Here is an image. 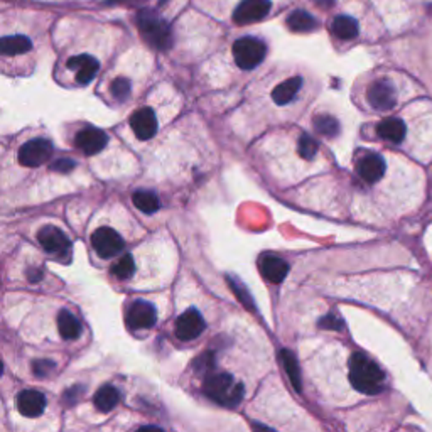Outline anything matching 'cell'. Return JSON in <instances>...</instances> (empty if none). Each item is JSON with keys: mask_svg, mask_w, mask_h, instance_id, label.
Wrapping results in <instances>:
<instances>
[{"mask_svg": "<svg viewBox=\"0 0 432 432\" xmlns=\"http://www.w3.org/2000/svg\"><path fill=\"white\" fill-rule=\"evenodd\" d=\"M350 382L362 394L377 395L385 387V373L363 353H353L350 358Z\"/></svg>", "mask_w": 432, "mask_h": 432, "instance_id": "6da1fadb", "label": "cell"}, {"mask_svg": "<svg viewBox=\"0 0 432 432\" xmlns=\"http://www.w3.org/2000/svg\"><path fill=\"white\" fill-rule=\"evenodd\" d=\"M206 397L223 407H237L243 399V385L228 373H211L203 383Z\"/></svg>", "mask_w": 432, "mask_h": 432, "instance_id": "7a4b0ae2", "label": "cell"}, {"mask_svg": "<svg viewBox=\"0 0 432 432\" xmlns=\"http://www.w3.org/2000/svg\"><path fill=\"white\" fill-rule=\"evenodd\" d=\"M137 26L144 39L159 51H167L173 46V34L169 24L159 17L154 10L142 9L137 14Z\"/></svg>", "mask_w": 432, "mask_h": 432, "instance_id": "3957f363", "label": "cell"}, {"mask_svg": "<svg viewBox=\"0 0 432 432\" xmlns=\"http://www.w3.org/2000/svg\"><path fill=\"white\" fill-rule=\"evenodd\" d=\"M267 47L260 39L242 38L233 44V58L242 70H254L263 61Z\"/></svg>", "mask_w": 432, "mask_h": 432, "instance_id": "277c9868", "label": "cell"}, {"mask_svg": "<svg viewBox=\"0 0 432 432\" xmlns=\"http://www.w3.org/2000/svg\"><path fill=\"white\" fill-rule=\"evenodd\" d=\"M53 154V144L46 139H33L19 149V162L26 167H38L49 161Z\"/></svg>", "mask_w": 432, "mask_h": 432, "instance_id": "5b68a950", "label": "cell"}, {"mask_svg": "<svg viewBox=\"0 0 432 432\" xmlns=\"http://www.w3.org/2000/svg\"><path fill=\"white\" fill-rule=\"evenodd\" d=\"M91 243H93V249L98 254V257L102 259H111L115 255H118L123 250L125 243L115 230L111 228L102 226L91 237Z\"/></svg>", "mask_w": 432, "mask_h": 432, "instance_id": "8992f818", "label": "cell"}, {"mask_svg": "<svg viewBox=\"0 0 432 432\" xmlns=\"http://www.w3.org/2000/svg\"><path fill=\"white\" fill-rule=\"evenodd\" d=\"M270 0H242L233 12V21L238 26H247L262 21L270 12Z\"/></svg>", "mask_w": 432, "mask_h": 432, "instance_id": "52a82bcc", "label": "cell"}, {"mask_svg": "<svg viewBox=\"0 0 432 432\" xmlns=\"http://www.w3.org/2000/svg\"><path fill=\"white\" fill-rule=\"evenodd\" d=\"M38 240L47 254L59 255V257H68L70 255L71 242L59 228L44 226L38 233Z\"/></svg>", "mask_w": 432, "mask_h": 432, "instance_id": "ba28073f", "label": "cell"}, {"mask_svg": "<svg viewBox=\"0 0 432 432\" xmlns=\"http://www.w3.org/2000/svg\"><path fill=\"white\" fill-rule=\"evenodd\" d=\"M203 331H205V319L198 309H187L176 321V336L181 341L196 339Z\"/></svg>", "mask_w": 432, "mask_h": 432, "instance_id": "9c48e42d", "label": "cell"}, {"mask_svg": "<svg viewBox=\"0 0 432 432\" xmlns=\"http://www.w3.org/2000/svg\"><path fill=\"white\" fill-rule=\"evenodd\" d=\"M127 324L130 330H149L157 321V313L152 304L146 301H135L127 311Z\"/></svg>", "mask_w": 432, "mask_h": 432, "instance_id": "30bf717a", "label": "cell"}, {"mask_svg": "<svg viewBox=\"0 0 432 432\" xmlns=\"http://www.w3.org/2000/svg\"><path fill=\"white\" fill-rule=\"evenodd\" d=\"M368 103L375 110H390L395 105V90L389 79H378L371 83L367 91Z\"/></svg>", "mask_w": 432, "mask_h": 432, "instance_id": "8fae6325", "label": "cell"}, {"mask_svg": "<svg viewBox=\"0 0 432 432\" xmlns=\"http://www.w3.org/2000/svg\"><path fill=\"white\" fill-rule=\"evenodd\" d=\"M75 144L83 154L95 155L105 149L108 144V135L103 130L95 129V127H86V129L78 132Z\"/></svg>", "mask_w": 432, "mask_h": 432, "instance_id": "7c38bea8", "label": "cell"}, {"mask_svg": "<svg viewBox=\"0 0 432 432\" xmlns=\"http://www.w3.org/2000/svg\"><path fill=\"white\" fill-rule=\"evenodd\" d=\"M130 127L141 141H149L157 132V118L149 107L139 108L130 117Z\"/></svg>", "mask_w": 432, "mask_h": 432, "instance_id": "4fadbf2b", "label": "cell"}, {"mask_svg": "<svg viewBox=\"0 0 432 432\" xmlns=\"http://www.w3.org/2000/svg\"><path fill=\"white\" fill-rule=\"evenodd\" d=\"M68 68L76 73V82L79 85H88L98 73V61L90 54H79L68 59Z\"/></svg>", "mask_w": 432, "mask_h": 432, "instance_id": "5bb4252c", "label": "cell"}, {"mask_svg": "<svg viewBox=\"0 0 432 432\" xmlns=\"http://www.w3.org/2000/svg\"><path fill=\"white\" fill-rule=\"evenodd\" d=\"M259 265L263 277L272 284H281L286 279L287 272H289V265H287L286 260L277 257V255H263Z\"/></svg>", "mask_w": 432, "mask_h": 432, "instance_id": "9a60e30c", "label": "cell"}, {"mask_svg": "<svg viewBox=\"0 0 432 432\" xmlns=\"http://www.w3.org/2000/svg\"><path fill=\"white\" fill-rule=\"evenodd\" d=\"M46 407V397L39 390H24L17 397V409L26 417H39Z\"/></svg>", "mask_w": 432, "mask_h": 432, "instance_id": "2e32d148", "label": "cell"}, {"mask_svg": "<svg viewBox=\"0 0 432 432\" xmlns=\"http://www.w3.org/2000/svg\"><path fill=\"white\" fill-rule=\"evenodd\" d=\"M385 161L378 154H367L362 161L358 162V174L362 176L363 181L373 184L380 181L385 174Z\"/></svg>", "mask_w": 432, "mask_h": 432, "instance_id": "e0dca14e", "label": "cell"}, {"mask_svg": "<svg viewBox=\"0 0 432 432\" xmlns=\"http://www.w3.org/2000/svg\"><path fill=\"white\" fill-rule=\"evenodd\" d=\"M406 130H407L406 123H403L400 118H395V117L382 120L377 127L380 137L385 139V141H389L392 144L402 142L403 137H406Z\"/></svg>", "mask_w": 432, "mask_h": 432, "instance_id": "ac0fdd59", "label": "cell"}, {"mask_svg": "<svg viewBox=\"0 0 432 432\" xmlns=\"http://www.w3.org/2000/svg\"><path fill=\"white\" fill-rule=\"evenodd\" d=\"M301 86L302 79L299 78V76L289 78L287 82H284L281 85L274 88V91H272V100H274L277 105H287V103H291L292 100L295 98V95H298V91L301 90Z\"/></svg>", "mask_w": 432, "mask_h": 432, "instance_id": "d6986e66", "label": "cell"}, {"mask_svg": "<svg viewBox=\"0 0 432 432\" xmlns=\"http://www.w3.org/2000/svg\"><path fill=\"white\" fill-rule=\"evenodd\" d=\"M331 31L336 38L343 39V41H350L358 36V22L353 17H348V15H338L331 24Z\"/></svg>", "mask_w": 432, "mask_h": 432, "instance_id": "ffe728a7", "label": "cell"}, {"mask_svg": "<svg viewBox=\"0 0 432 432\" xmlns=\"http://www.w3.org/2000/svg\"><path fill=\"white\" fill-rule=\"evenodd\" d=\"M58 330L65 339H78L82 334V324L76 319V316L65 309L58 314Z\"/></svg>", "mask_w": 432, "mask_h": 432, "instance_id": "44dd1931", "label": "cell"}, {"mask_svg": "<svg viewBox=\"0 0 432 432\" xmlns=\"http://www.w3.org/2000/svg\"><path fill=\"white\" fill-rule=\"evenodd\" d=\"M287 26H289L291 31L294 33H309V31H314L318 27V21L313 17L311 14L304 10H294L292 14L287 17Z\"/></svg>", "mask_w": 432, "mask_h": 432, "instance_id": "7402d4cb", "label": "cell"}, {"mask_svg": "<svg viewBox=\"0 0 432 432\" xmlns=\"http://www.w3.org/2000/svg\"><path fill=\"white\" fill-rule=\"evenodd\" d=\"M0 47H2V53L6 56H15L31 51L33 44L26 36H6V38H2Z\"/></svg>", "mask_w": 432, "mask_h": 432, "instance_id": "603a6c76", "label": "cell"}, {"mask_svg": "<svg viewBox=\"0 0 432 432\" xmlns=\"http://www.w3.org/2000/svg\"><path fill=\"white\" fill-rule=\"evenodd\" d=\"M118 400H120L118 390L111 385H105V387H102V389H100L97 394H95L93 402H95V406H97L98 410L110 412V410L115 409V406L118 403Z\"/></svg>", "mask_w": 432, "mask_h": 432, "instance_id": "cb8c5ba5", "label": "cell"}, {"mask_svg": "<svg viewBox=\"0 0 432 432\" xmlns=\"http://www.w3.org/2000/svg\"><path fill=\"white\" fill-rule=\"evenodd\" d=\"M132 203L137 210H141L142 213L152 215L159 210L161 203H159V198L155 196L152 191H135L134 196H132Z\"/></svg>", "mask_w": 432, "mask_h": 432, "instance_id": "d4e9b609", "label": "cell"}, {"mask_svg": "<svg viewBox=\"0 0 432 432\" xmlns=\"http://www.w3.org/2000/svg\"><path fill=\"white\" fill-rule=\"evenodd\" d=\"M281 360H282L284 370H286V373L291 380L292 387H294V389L298 392H301L302 383H301V371H299V367H298V360H295V357L291 353L289 350L281 351Z\"/></svg>", "mask_w": 432, "mask_h": 432, "instance_id": "484cf974", "label": "cell"}, {"mask_svg": "<svg viewBox=\"0 0 432 432\" xmlns=\"http://www.w3.org/2000/svg\"><path fill=\"white\" fill-rule=\"evenodd\" d=\"M314 129L321 135H326V137H334L339 132V123L338 120L330 117V115H319V117L314 118Z\"/></svg>", "mask_w": 432, "mask_h": 432, "instance_id": "4316f807", "label": "cell"}, {"mask_svg": "<svg viewBox=\"0 0 432 432\" xmlns=\"http://www.w3.org/2000/svg\"><path fill=\"white\" fill-rule=\"evenodd\" d=\"M134 270H135L134 259H132V255L129 254L123 255V257L120 259L114 267H111V274H114L117 279H120V281L130 279L132 275H134Z\"/></svg>", "mask_w": 432, "mask_h": 432, "instance_id": "83f0119b", "label": "cell"}, {"mask_svg": "<svg viewBox=\"0 0 432 432\" xmlns=\"http://www.w3.org/2000/svg\"><path fill=\"white\" fill-rule=\"evenodd\" d=\"M130 90H132L130 82L127 78H117L114 83H111V86H110L111 95H114V97L117 98L118 102H123V100L129 98Z\"/></svg>", "mask_w": 432, "mask_h": 432, "instance_id": "f1b7e54d", "label": "cell"}, {"mask_svg": "<svg viewBox=\"0 0 432 432\" xmlns=\"http://www.w3.org/2000/svg\"><path fill=\"white\" fill-rule=\"evenodd\" d=\"M316 152H318V142L314 139L307 137V135H302L299 139V155L306 159V161H311L316 155Z\"/></svg>", "mask_w": 432, "mask_h": 432, "instance_id": "f546056e", "label": "cell"}, {"mask_svg": "<svg viewBox=\"0 0 432 432\" xmlns=\"http://www.w3.org/2000/svg\"><path fill=\"white\" fill-rule=\"evenodd\" d=\"M53 370H54V363L49 362V360H38V362H34V365H33L34 375L39 378L47 377V375H49Z\"/></svg>", "mask_w": 432, "mask_h": 432, "instance_id": "4dcf8cb0", "label": "cell"}, {"mask_svg": "<svg viewBox=\"0 0 432 432\" xmlns=\"http://www.w3.org/2000/svg\"><path fill=\"white\" fill-rule=\"evenodd\" d=\"M75 161H71V159H58L53 166H51V169L56 171V173H61V174H68L71 173V171L75 169Z\"/></svg>", "mask_w": 432, "mask_h": 432, "instance_id": "1f68e13d", "label": "cell"}, {"mask_svg": "<svg viewBox=\"0 0 432 432\" xmlns=\"http://www.w3.org/2000/svg\"><path fill=\"white\" fill-rule=\"evenodd\" d=\"M321 327H333V330H338V327H341V321H339L338 318H334V316H327V318H324L321 321Z\"/></svg>", "mask_w": 432, "mask_h": 432, "instance_id": "d6a6232c", "label": "cell"}, {"mask_svg": "<svg viewBox=\"0 0 432 432\" xmlns=\"http://www.w3.org/2000/svg\"><path fill=\"white\" fill-rule=\"evenodd\" d=\"M313 2H314L318 7H323V9H327V7L333 6L334 0H313Z\"/></svg>", "mask_w": 432, "mask_h": 432, "instance_id": "836d02e7", "label": "cell"}, {"mask_svg": "<svg viewBox=\"0 0 432 432\" xmlns=\"http://www.w3.org/2000/svg\"><path fill=\"white\" fill-rule=\"evenodd\" d=\"M166 2H167V0H159V3H166Z\"/></svg>", "mask_w": 432, "mask_h": 432, "instance_id": "e575fe53", "label": "cell"}]
</instances>
